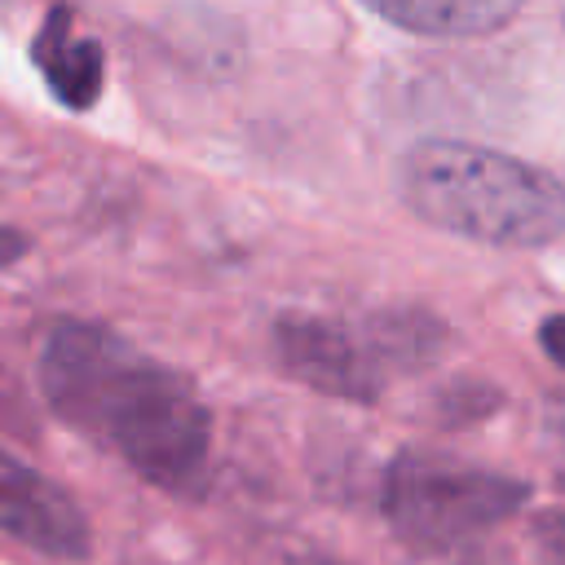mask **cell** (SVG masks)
Returning a JSON list of instances; mask_svg holds the SVG:
<instances>
[{
  "label": "cell",
  "instance_id": "1",
  "mask_svg": "<svg viewBox=\"0 0 565 565\" xmlns=\"http://www.w3.org/2000/svg\"><path fill=\"white\" fill-rule=\"evenodd\" d=\"M40 388L57 419L115 446L132 472L185 490L203 477L212 415L190 380L146 358L124 335L62 318L40 344Z\"/></svg>",
  "mask_w": 565,
  "mask_h": 565
},
{
  "label": "cell",
  "instance_id": "2",
  "mask_svg": "<svg viewBox=\"0 0 565 565\" xmlns=\"http://www.w3.org/2000/svg\"><path fill=\"white\" fill-rule=\"evenodd\" d=\"M397 194L433 230L486 247H543L565 234V185L472 141H415L397 159Z\"/></svg>",
  "mask_w": 565,
  "mask_h": 565
},
{
  "label": "cell",
  "instance_id": "3",
  "mask_svg": "<svg viewBox=\"0 0 565 565\" xmlns=\"http://www.w3.org/2000/svg\"><path fill=\"white\" fill-rule=\"evenodd\" d=\"M530 499L525 481L477 468L446 455L406 450L388 463L384 477V516L388 525L424 552L455 547L499 521H508Z\"/></svg>",
  "mask_w": 565,
  "mask_h": 565
},
{
  "label": "cell",
  "instance_id": "4",
  "mask_svg": "<svg viewBox=\"0 0 565 565\" xmlns=\"http://www.w3.org/2000/svg\"><path fill=\"white\" fill-rule=\"evenodd\" d=\"M274 353L282 371L318 393L344 397V402H375L380 397V362L340 322L313 318V313H282L274 322Z\"/></svg>",
  "mask_w": 565,
  "mask_h": 565
},
{
  "label": "cell",
  "instance_id": "5",
  "mask_svg": "<svg viewBox=\"0 0 565 565\" xmlns=\"http://www.w3.org/2000/svg\"><path fill=\"white\" fill-rule=\"evenodd\" d=\"M0 534L57 561H84L93 547L79 503L53 477L9 450H0Z\"/></svg>",
  "mask_w": 565,
  "mask_h": 565
},
{
  "label": "cell",
  "instance_id": "6",
  "mask_svg": "<svg viewBox=\"0 0 565 565\" xmlns=\"http://www.w3.org/2000/svg\"><path fill=\"white\" fill-rule=\"evenodd\" d=\"M35 53V66L44 71L53 97L71 110H88L102 93V75H106V57H102V44L97 40H79L71 31V13L66 9H53L31 44Z\"/></svg>",
  "mask_w": 565,
  "mask_h": 565
},
{
  "label": "cell",
  "instance_id": "7",
  "mask_svg": "<svg viewBox=\"0 0 565 565\" xmlns=\"http://www.w3.org/2000/svg\"><path fill=\"white\" fill-rule=\"evenodd\" d=\"M362 4L384 22L415 35H433V40L490 35L508 26L521 9V0H362Z\"/></svg>",
  "mask_w": 565,
  "mask_h": 565
},
{
  "label": "cell",
  "instance_id": "8",
  "mask_svg": "<svg viewBox=\"0 0 565 565\" xmlns=\"http://www.w3.org/2000/svg\"><path fill=\"white\" fill-rule=\"evenodd\" d=\"M366 349L375 362L424 366L446 349V327L428 309H384L366 327Z\"/></svg>",
  "mask_w": 565,
  "mask_h": 565
},
{
  "label": "cell",
  "instance_id": "9",
  "mask_svg": "<svg viewBox=\"0 0 565 565\" xmlns=\"http://www.w3.org/2000/svg\"><path fill=\"white\" fill-rule=\"evenodd\" d=\"M437 411H441L446 424H472V419L499 411V393L486 388V384H450L437 397Z\"/></svg>",
  "mask_w": 565,
  "mask_h": 565
},
{
  "label": "cell",
  "instance_id": "10",
  "mask_svg": "<svg viewBox=\"0 0 565 565\" xmlns=\"http://www.w3.org/2000/svg\"><path fill=\"white\" fill-rule=\"evenodd\" d=\"M534 539H539V547H543V556L552 561V565H565V512H543L539 521H534Z\"/></svg>",
  "mask_w": 565,
  "mask_h": 565
},
{
  "label": "cell",
  "instance_id": "11",
  "mask_svg": "<svg viewBox=\"0 0 565 565\" xmlns=\"http://www.w3.org/2000/svg\"><path fill=\"white\" fill-rule=\"evenodd\" d=\"M539 344H543V353H547L556 366H565V313H552V318L539 327Z\"/></svg>",
  "mask_w": 565,
  "mask_h": 565
},
{
  "label": "cell",
  "instance_id": "12",
  "mask_svg": "<svg viewBox=\"0 0 565 565\" xmlns=\"http://www.w3.org/2000/svg\"><path fill=\"white\" fill-rule=\"evenodd\" d=\"M543 428H547V437L565 450V393H552V397H547V406H543Z\"/></svg>",
  "mask_w": 565,
  "mask_h": 565
},
{
  "label": "cell",
  "instance_id": "13",
  "mask_svg": "<svg viewBox=\"0 0 565 565\" xmlns=\"http://www.w3.org/2000/svg\"><path fill=\"white\" fill-rule=\"evenodd\" d=\"M26 234L22 230H13V225H0V265H13L18 256H26Z\"/></svg>",
  "mask_w": 565,
  "mask_h": 565
},
{
  "label": "cell",
  "instance_id": "14",
  "mask_svg": "<svg viewBox=\"0 0 565 565\" xmlns=\"http://www.w3.org/2000/svg\"><path fill=\"white\" fill-rule=\"evenodd\" d=\"M556 486H561V490H565V477H561V481H556Z\"/></svg>",
  "mask_w": 565,
  "mask_h": 565
},
{
  "label": "cell",
  "instance_id": "15",
  "mask_svg": "<svg viewBox=\"0 0 565 565\" xmlns=\"http://www.w3.org/2000/svg\"><path fill=\"white\" fill-rule=\"evenodd\" d=\"M318 565H331V561H318Z\"/></svg>",
  "mask_w": 565,
  "mask_h": 565
}]
</instances>
